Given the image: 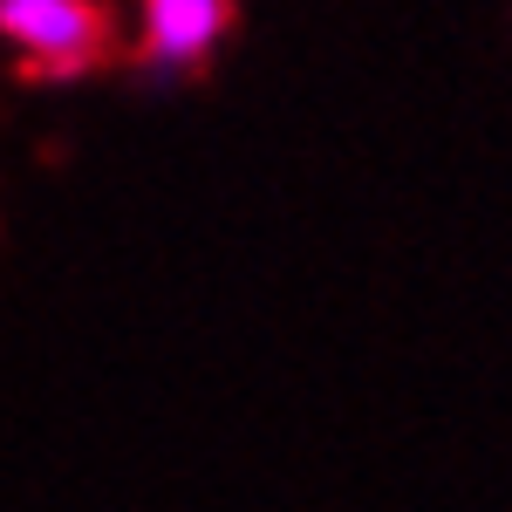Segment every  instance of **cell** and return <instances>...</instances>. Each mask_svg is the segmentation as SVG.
Listing matches in <instances>:
<instances>
[{
	"label": "cell",
	"instance_id": "1",
	"mask_svg": "<svg viewBox=\"0 0 512 512\" xmlns=\"http://www.w3.org/2000/svg\"><path fill=\"white\" fill-rule=\"evenodd\" d=\"M0 48L35 82H69L110 62L117 28L103 0H0Z\"/></svg>",
	"mask_w": 512,
	"mask_h": 512
},
{
	"label": "cell",
	"instance_id": "2",
	"mask_svg": "<svg viewBox=\"0 0 512 512\" xmlns=\"http://www.w3.org/2000/svg\"><path fill=\"white\" fill-rule=\"evenodd\" d=\"M233 35V0H144L137 7V62L144 76H198Z\"/></svg>",
	"mask_w": 512,
	"mask_h": 512
}]
</instances>
